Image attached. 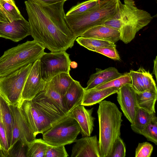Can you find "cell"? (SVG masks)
Here are the masks:
<instances>
[{
  "instance_id": "3",
  "label": "cell",
  "mask_w": 157,
  "mask_h": 157,
  "mask_svg": "<svg viewBox=\"0 0 157 157\" xmlns=\"http://www.w3.org/2000/svg\"><path fill=\"white\" fill-rule=\"evenodd\" d=\"M118 0H99L98 3L88 12L75 15H65L66 22L77 38L90 28L103 24L113 18L117 10Z\"/></svg>"
},
{
  "instance_id": "12",
  "label": "cell",
  "mask_w": 157,
  "mask_h": 157,
  "mask_svg": "<svg viewBox=\"0 0 157 157\" xmlns=\"http://www.w3.org/2000/svg\"><path fill=\"white\" fill-rule=\"evenodd\" d=\"M46 83L41 77L40 61L38 59L33 64L27 77L22 93L21 101L32 100L37 94L44 89Z\"/></svg>"
},
{
  "instance_id": "18",
  "label": "cell",
  "mask_w": 157,
  "mask_h": 157,
  "mask_svg": "<svg viewBox=\"0 0 157 157\" xmlns=\"http://www.w3.org/2000/svg\"><path fill=\"white\" fill-rule=\"evenodd\" d=\"M122 75L114 67H109L104 70L96 68V72L92 74L87 83L85 90L93 88L106 83Z\"/></svg>"
},
{
  "instance_id": "8",
  "label": "cell",
  "mask_w": 157,
  "mask_h": 157,
  "mask_svg": "<svg viewBox=\"0 0 157 157\" xmlns=\"http://www.w3.org/2000/svg\"><path fill=\"white\" fill-rule=\"evenodd\" d=\"M66 51L45 53L39 59L40 74L46 82L62 73H69L71 61Z\"/></svg>"
},
{
  "instance_id": "1",
  "label": "cell",
  "mask_w": 157,
  "mask_h": 157,
  "mask_svg": "<svg viewBox=\"0 0 157 157\" xmlns=\"http://www.w3.org/2000/svg\"><path fill=\"white\" fill-rule=\"evenodd\" d=\"M65 2L48 4L39 0L25 2L31 35L34 40L51 52L71 48L76 38L65 20Z\"/></svg>"
},
{
  "instance_id": "16",
  "label": "cell",
  "mask_w": 157,
  "mask_h": 157,
  "mask_svg": "<svg viewBox=\"0 0 157 157\" xmlns=\"http://www.w3.org/2000/svg\"><path fill=\"white\" fill-rule=\"evenodd\" d=\"M32 100L41 111L56 123L68 115L46 95L44 90L37 94Z\"/></svg>"
},
{
  "instance_id": "22",
  "label": "cell",
  "mask_w": 157,
  "mask_h": 157,
  "mask_svg": "<svg viewBox=\"0 0 157 157\" xmlns=\"http://www.w3.org/2000/svg\"><path fill=\"white\" fill-rule=\"evenodd\" d=\"M0 110L1 113L2 123L6 132L9 148L12 139V114L10 104L0 94Z\"/></svg>"
},
{
  "instance_id": "40",
  "label": "cell",
  "mask_w": 157,
  "mask_h": 157,
  "mask_svg": "<svg viewBox=\"0 0 157 157\" xmlns=\"http://www.w3.org/2000/svg\"><path fill=\"white\" fill-rule=\"evenodd\" d=\"M13 21L10 17L5 11L2 7L0 5V21L9 23L12 22Z\"/></svg>"
},
{
  "instance_id": "2",
  "label": "cell",
  "mask_w": 157,
  "mask_h": 157,
  "mask_svg": "<svg viewBox=\"0 0 157 157\" xmlns=\"http://www.w3.org/2000/svg\"><path fill=\"white\" fill-rule=\"evenodd\" d=\"M97 111L101 157H109L113 144L121 135L122 113L114 103L102 101Z\"/></svg>"
},
{
  "instance_id": "29",
  "label": "cell",
  "mask_w": 157,
  "mask_h": 157,
  "mask_svg": "<svg viewBox=\"0 0 157 157\" xmlns=\"http://www.w3.org/2000/svg\"><path fill=\"white\" fill-rule=\"evenodd\" d=\"M140 134L144 136L147 140L157 145V118L155 113Z\"/></svg>"
},
{
  "instance_id": "7",
  "label": "cell",
  "mask_w": 157,
  "mask_h": 157,
  "mask_svg": "<svg viewBox=\"0 0 157 157\" xmlns=\"http://www.w3.org/2000/svg\"><path fill=\"white\" fill-rule=\"evenodd\" d=\"M33 63L0 77V94L10 105L19 104L27 77Z\"/></svg>"
},
{
  "instance_id": "23",
  "label": "cell",
  "mask_w": 157,
  "mask_h": 157,
  "mask_svg": "<svg viewBox=\"0 0 157 157\" xmlns=\"http://www.w3.org/2000/svg\"><path fill=\"white\" fill-rule=\"evenodd\" d=\"M74 80L70 74L62 73L54 77L46 84L64 96Z\"/></svg>"
},
{
  "instance_id": "14",
  "label": "cell",
  "mask_w": 157,
  "mask_h": 157,
  "mask_svg": "<svg viewBox=\"0 0 157 157\" xmlns=\"http://www.w3.org/2000/svg\"><path fill=\"white\" fill-rule=\"evenodd\" d=\"M71 157H101L99 141L97 136H85L75 140Z\"/></svg>"
},
{
  "instance_id": "32",
  "label": "cell",
  "mask_w": 157,
  "mask_h": 157,
  "mask_svg": "<svg viewBox=\"0 0 157 157\" xmlns=\"http://www.w3.org/2000/svg\"><path fill=\"white\" fill-rule=\"evenodd\" d=\"M129 73L131 78V85L134 90L138 92L145 90L141 73L139 69L136 71L130 70Z\"/></svg>"
},
{
  "instance_id": "36",
  "label": "cell",
  "mask_w": 157,
  "mask_h": 157,
  "mask_svg": "<svg viewBox=\"0 0 157 157\" xmlns=\"http://www.w3.org/2000/svg\"><path fill=\"white\" fill-rule=\"evenodd\" d=\"M153 149V146L147 142L139 143L135 151L136 157H150Z\"/></svg>"
},
{
  "instance_id": "27",
  "label": "cell",
  "mask_w": 157,
  "mask_h": 157,
  "mask_svg": "<svg viewBox=\"0 0 157 157\" xmlns=\"http://www.w3.org/2000/svg\"><path fill=\"white\" fill-rule=\"evenodd\" d=\"M44 90L46 95L53 101L66 114H69L70 112L68 111L66 106L63 96L47 84Z\"/></svg>"
},
{
  "instance_id": "9",
  "label": "cell",
  "mask_w": 157,
  "mask_h": 157,
  "mask_svg": "<svg viewBox=\"0 0 157 157\" xmlns=\"http://www.w3.org/2000/svg\"><path fill=\"white\" fill-rule=\"evenodd\" d=\"M19 106L24 118L36 136L56 123L46 116L32 100H23Z\"/></svg>"
},
{
  "instance_id": "4",
  "label": "cell",
  "mask_w": 157,
  "mask_h": 157,
  "mask_svg": "<svg viewBox=\"0 0 157 157\" xmlns=\"http://www.w3.org/2000/svg\"><path fill=\"white\" fill-rule=\"evenodd\" d=\"M118 9L115 16L119 21L120 40L127 44L135 37L140 29L148 25L153 18L147 12L139 9L134 0H118Z\"/></svg>"
},
{
  "instance_id": "39",
  "label": "cell",
  "mask_w": 157,
  "mask_h": 157,
  "mask_svg": "<svg viewBox=\"0 0 157 157\" xmlns=\"http://www.w3.org/2000/svg\"><path fill=\"white\" fill-rule=\"evenodd\" d=\"M95 52L115 60L120 61L121 60L120 56L116 47H104L96 50Z\"/></svg>"
},
{
  "instance_id": "11",
  "label": "cell",
  "mask_w": 157,
  "mask_h": 157,
  "mask_svg": "<svg viewBox=\"0 0 157 157\" xmlns=\"http://www.w3.org/2000/svg\"><path fill=\"white\" fill-rule=\"evenodd\" d=\"M117 93V101L124 116L133 124L139 108L135 91L131 84H128L120 88Z\"/></svg>"
},
{
  "instance_id": "35",
  "label": "cell",
  "mask_w": 157,
  "mask_h": 157,
  "mask_svg": "<svg viewBox=\"0 0 157 157\" xmlns=\"http://www.w3.org/2000/svg\"><path fill=\"white\" fill-rule=\"evenodd\" d=\"M126 152L124 143L121 136H119L113 144L109 157H125Z\"/></svg>"
},
{
  "instance_id": "43",
  "label": "cell",
  "mask_w": 157,
  "mask_h": 157,
  "mask_svg": "<svg viewBox=\"0 0 157 157\" xmlns=\"http://www.w3.org/2000/svg\"><path fill=\"white\" fill-rule=\"evenodd\" d=\"M4 1L12 5L15 6L16 4L13 0H3Z\"/></svg>"
},
{
  "instance_id": "34",
  "label": "cell",
  "mask_w": 157,
  "mask_h": 157,
  "mask_svg": "<svg viewBox=\"0 0 157 157\" xmlns=\"http://www.w3.org/2000/svg\"><path fill=\"white\" fill-rule=\"evenodd\" d=\"M0 5L13 21L21 20L24 18L16 5H12L3 0H0Z\"/></svg>"
},
{
  "instance_id": "37",
  "label": "cell",
  "mask_w": 157,
  "mask_h": 157,
  "mask_svg": "<svg viewBox=\"0 0 157 157\" xmlns=\"http://www.w3.org/2000/svg\"><path fill=\"white\" fill-rule=\"evenodd\" d=\"M64 145L53 146L49 145L45 157H67L69 156Z\"/></svg>"
},
{
  "instance_id": "21",
  "label": "cell",
  "mask_w": 157,
  "mask_h": 157,
  "mask_svg": "<svg viewBox=\"0 0 157 157\" xmlns=\"http://www.w3.org/2000/svg\"><path fill=\"white\" fill-rule=\"evenodd\" d=\"M138 107L149 113H155V104L157 90L150 89L140 92L135 91Z\"/></svg>"
},
{
  "instance_id": "24",
  "label": "cell",
  "mask_w": 157,
  "mask_h": 157,
  "mask_svg": "<svg viewBox=\"0 0 157 157\" xmlns=\"http://www.w3.org/2000/svg\"><path fill=\"white\" fill-rule=\"evenodd\" d=\"M76 41L80 45L88 50L95 52L97 49L105 47H116L115 43L106 40L81 36L76 38Z\"/></svg>"
},
{
  "instance_id": "25",
  "label": "cell",
  "mask_w": 157,
  "mask_h": 157,
  "mask_svg": "<svg viewBox=\"0 0 157 157\" xmlns=\"http://www.w3.org/2000/svg\"><path fill=\"white\" fill-rule=\"evenodd\" d=\"M139 108L135 117L134 123L131 124V127L134 132L139 134L146 127L153 115Z\"/></svg>"
},
{
  "instance_id": "13",
  "label": "cell",
  "mask_w": 157,
  "mask_h": 157,
  "mask_svg": "<svg viewBox=\"0 0 157 157\" xmlns=\"http://www.w3.org/2000/svg\"><path fill=\"white\" fill-rule=\"evenodd\" d=\"M31 35L29 21L24 17L12 22L0 21V37L18 42Z\"/></svg>"
},
{
  "instance_id": "26",
  "label": "cell",
  "mask_w": 157,
  "mask_h": 157,
  "mask_svg": "<svg viewBox=\"0 0 157 157\" xmlns=\"http://www.w3.org/2000/svg\"><path fill=\"white\" fill-rule=\"evenodd\" d=\"M48 145L43 139H36L28 146L26 157H45Z\"/></svg>"
},
{
  "instance_id": "19",
  "label": "cell",
  "mask_w": 157,
  "mask_h": 157,
  "mask_svg": "<svg viewBox=\"0 0 157 157\" xmlns=\"http://www.w3.org/2000/svg\"><path fill=\"white\" fill-rule=\"evenodd\" d=\"M84 92V88L81 86L79 82L74 80L64 96L65 105L69 112L81 105Z\"/></svg>"
},
{
  "instance_id": "5",
  "label": "cell",
  "mask_w": 157,
  "mask_h": 157,
  "mask_svg": "<svg viewBox=\"0 0 157 157\" xmlns=\"http://www.w3.org/2000/svg\"><path fill=\"white\" fill-rule=\"evenodd\" d=\"M45 48L34 40L27 41L5 51L0 57V77L39 59Z\"/></svg>"
},
{
  "instance_id": "42",
  "label": "cell",
  "mask_w": 157,
  "mask_h": 157,
  "mask_svg": "<svg viewBox=\"0 0 157 157\" xmlns=\"http://www.w3.org/2000/svg\"><path fill=\"white\" fill-rule=\"evenodd\" d=\"M157 56H156L155 59L154 61V67L153 70V73L155 75L156 79L157 78Z\"/></svg>"
},
{
  "instance_id": "28",
  "label": "cell",
  "mask_w": 157,
  "mask_h": 157,
  "mask_svg": "<svg viewBox=\"0 0 157 157\" xmlns=\"http://www.w3.org/2000/svg\"><path fill=\"white\" fill-rule=\"evenodd\" d=\"M131 81L129 72L125 73L117 78L93 88L96 90L113 87L120 88L125 85L131 84Z\"/></svg>"
},
{
  "instance_id": "20",
  "label": "cell",
  "mask_w": 157,
  "mask_h": 157,
  "mask_svg": "<svg viewBox=\"0 0 157 157\" xmlns=\"http://www.w3.org/2000/svg\"><path fill=\"white\" fill-rule=\"evenodd\" d=\"M119 89L113 87L100 90H96L94 88L85 90L81 105L89 106L98 103L108 96L117 93Z\"/></svg>"
},
{
  "instance_id": "31",
  "label": "cell",
  "mask_w": 157,
  "mask_h": 157,
  "mask_svg": "<svg viewBox=\"0 0 157 157\" xmlns=\"http://www.w3.org/2000/svg\"><path fill=\"white\" fill-rule=\"evenodd\" d=\"M28 145L20 139L17 140L8 151L7 157H26Z\"/></svg>"
},
{
  "instance_id": "15",
  "label": "cell",
  "mask_w": 157,
  "mask_h": 157,
  "mask_svg": "<svg viewBox=\"0 0 157 157\" xmlns=\"http://www.w3.org/2000/svg\"><path fill=\"white\" fill-rule=\"evenodd\" d=\"M93 109V108L87 109L84 105H80L73 109L69 114L78 123L83 137L90 136L93 130L95 119L92 116Z\"/></svg>"
},
{
  "instance_id": "41",
  "label": "cell",
  "mask_w": 157,
  "mask_h": 157,
  "mask_svg": "<svg viewBox=\"0 0 157 157\" xmlns=\"http://www.w3.org/2000/svg\"><path fill=\"white\" fill-rule=\"evenodd\" d=\"M45 3L48 4H53L62 2H66L67 0H39Z\"/></svg>"
},
{
  "instance_id": "38",
  "label": "cell",
  "mask_w": 157,
  "mask_h": 157,
  "mask_svg": "<svg viewBox=\"0 0 157 157\" xmlns=\"http://www.w3.org/2000/svg\"><path fill=\"white\" fill-rule=\"evenodd\" d=\"M142 75L143 81L146 90L154 89L157 90V87L153 76L149 71H147L142 67L139 68Z\"/></svg>"
},
{
  "instance_id": "17",
  "label": "cell",
  "mask_w": 157,
  "mask_h": 157,
  "mask_svg": "<svg viewBox=\"0 0 157 157\" xmlns=\"http://www.w3.org/2000/svg\"><path fill=\"white\" fill-rule=\"evenodd\" d=\"M81 36L103 40L115 43L120 40V34L119 30L101 24L90 28Z\"/></svg>"
},
{
  "instance_id": "10",
  "label": "cell",
  "mask_w": 157,
  "mask_h": 157,
  "mask_svg": "<svg viewBox=\"0 0 157 157\" xmlns=\"http://www.w3.org/2000/svg\"><path fill=\"white\" fill-rule=\"evenodd\" d=\"M19 105L10 104L12 114L13 124L12 139L9 148L19 139L28 146L36 139V136L29 127L21 113Z\"/></svg>"
},
{
  "instance_id": "33",
  "label": "cell",
  "mask_w": 157,
  "mask_h": 157,
  "mask_svg": "<svg viewBox=\"0 0 157 157\" xmlns=\"http://www.w3.org/2000/svg\"><path fill=\"white\" fill-rule=\"evenodd\" d=\"M9 150L6 134L0 111V156L7 157Z\"/></svg>"
},
{
  "instance_id": "6",
  "label": "cell",
  "mask_w": 157,
  "mask_h": 157,
  "mask_svg": "<svg viewBox=\"0 0 157 157\" xmlns=\"http://www.w3.org/2000/svg\"><path fill=\"white\" fill-rule=\"evenodd\" d=\"M80 131L78 123L69 115L44 132L43 139L50 145L65 146L74 142Z\"/></svg>"
},
{
  "instance_id": "30",
  "label": "cell",
  "mask_w": 157,
  "mask_h": 157,
  "mask_svg": "<svg viewBox=\"0 0 157 157\" xmlns=\"http://www.w3.org/2000/svg\"><path fill=\"white\" fill-rule=\"evenodd\" d=\"M99 1V0H88L78 3L72 6L65 15H75L86 13L95 7Z\"/></svg>"
}]
</instances>
